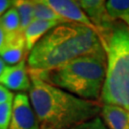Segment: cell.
I'll return each mask as SVG.
<instances>
[{"mask_svg":"<svg viewBox=\"0 0 129 129\" xmlns=\"http://www.w3.org/2000/svg\"><path fill=\"white\" fill-rule=\"evenodd\" d=\"M101 114L108 129H129V111L124 108L103 104Z\"/></svg>","mask_w":129,"mask_h":129,"instance_id":"30bf717a","label":"cell"},{"mask_svg":"<svg viewBox=\"0 0 129 129\" xmlns=\"http://www.w3.org/2000/svg\"><path fill=\"white\" fill-rule=\"evenodd\" d=\"M30 72V71H29ZM29 98L41 124L55 129H70L99 116L102 107L98 102L87 101L50 85L30 73Z\"/></svg>","mask_w":129,"mask_h":129,"instance_id":"7a4b0ae2","label":"cell"},{"mask_svg":"<svg viewBox=\"0 0 129 129\" xmlns=\"http://www.w3.org/2000/svg\"><path fill=\"white\" fill-rule=\"evenodd\" d=\"M70 129H108V127L105 125L102 117L98 116L92 120L85 121L78 125H76Z\"/></svg>","mask_w":129,"mask_h":129,"instance_id":"e0dca14e","label":"cell"},{"mask_svg":"<svg viewBox=\"0 0 129 129\" xmlns=\"http://www.w3.org/2000/svg\"><path fill=\"white\" fill-rule=\"evenodd\" d=\"M59 24L61 23L57 22V21L34 20L31 23V25L24 31L27 52L30 53L34 48V46L46 35L47 33Z\"/></svg>","mask_w":129,"mask_h":129,"instance_id":"8fae6325","label":"cell"},{"mask_svg":"<svg viewBox=\"0 0 129 129\" xmlns=\"http://www.w3.org/2000/svg\"><path fill=\"white\" fill-rule=\"evenodd\" d=\"M102 45L107 55V70L102 102L129 111V29L116 25Z\"/></svg>","mask_w":129,"mask_h":129,"instance_id":"277c9868","label":"cell"},{"mask_svg":"<svg viewBox=\"0 0 129 129\" xmlns=\"http://www.w3.org/2000/svg\"><path fill=\"white\" fill-rule=\"evenodd\" d=\"M26 40L23 32L15 34H7V41L4 50L1 52L0 57L5 63L9 65H15L23 61L27 55Z\"/></svg>","mask_w":129,"mask_h":129,"instance_id":"9c48e42d","label":"cell"},{"mask_svg":"<svg viewBox=\"0 0 129 129\" xmlns=\"http://www.w3.org/2000/svg\"><path fill=\"white\" fill-rule=\"evenodd\" d=\"M78 6L83 10L92 23L97 28L101 40L104 41L116 27L106 9V1L103 0H78Z\"/></svg>","mask_w":129,"mask_h":129,"instance_id":"5b68a950","label":"cell"},{"mask_svg":"<svg viewBox=\"0 0 129 129\" xmlns=\"http://www.w3.org/2000/svg\"><path fill=\"white\" fill-rule=\"evenodd\" d=\"M0 25L8 35L22 32L20 17L15 7H12L0 17Z\"/></svg>","mask_w":129,"mask_h":129,"instance_id":"5bb4252c","label":"cell"},{"mask_svg":"<svg viewBox=\"0 0 129 129\" xmlns=\"http://www.w3.org/2000/svg\"><path fill=\"white\" fill-rule=\"evenodd\" d=\"M6 41H7V34L0 25V54L4 50L6 46Z\"/></svg>","mask_w":129,"mask_h":129,"instance_id":"ffe728a7","label":"cell"},{"mask_svg":"<svg viewBox=\"0 0 129 129\" xmlns=\"http://www.w3.org/2000/svg\"><path fill=\"white\" fill-rule=\"evenodd\" d=\"M50 7L55 10L60 16L69 22H74L87 26L98 33L97 28L89 19L83 10L78 6L77 1L69 0H45Z\"/></svg>","mask_w":129,"mask_h":129,"instance_id":"ba28073f","label":"cell"},{"mask_svg":"<svg viewBox=\"0 0 129 129\" xmlns=\"http://www.w3.org/2000/svg\"><path fill=\"white\" fill-rule=\"evenodd\" d=\"M0 85L4 86L8 90L20 91L21 93L30 91L32 82L29 68L25 60L18 64L6 66L0 76Z\"/></svg>","mask_w":129,"mask_h":129,"instance_id":"52a82bcc","label":"cell"},{"mask_svg":"<svg viewBox=\"0 0 129 129\" xmlns=\"http://www.w3.org/2000/svg\"><path fill=\"white\" fill-rule=\"evenodd\" d=\"M5 67H6V65H5V62L2 60V58L0 57V76L2 75V73H3V71H4Z\"/></svg>","mask_w":129,"mask_h":129,"instance_id":"44dd1931","label":"cell"},{"mask_svg":"<svg viewBox=\"0 0 129 129\" xmlns=\"http://www.w3.org/2000/svg\"><path fill=\"white\" fill-rule=\"evenodd\" d=\"M14 7H15V9L18 12L19 17H20V24H21V30H22V32H24L35 20L33 0L32 1H30V0L14 1Z\"/></svg>","mask_w":129,"mask_h":129,"instance_id":"9a60e30c","label":"cell"},{"mask_svg":"<svg viewBox=\"0 0 129 129\" xmlns=\"http://www.w3.org/2000/svg\"><path fill=\"white\" fill-rule=\"evenodd\" d=\"M128 29H129V28H128Z\"/></svg>","mask_w":129,"mask_h":129,"instance_id":"603a6c76","label":"cell"},{"mask_svg":"<svg viewBox=\"0 0 129 129\" xmlns=\"http://www.w3.org/2000/svg\"><path fill=\"white\" fill-rule=\"evenodd\" d=\"M14 96L13 93L4 86L0 85V104L1 103H5V102H14Z\"/></svg>","mask_w":129,"mask_h":129,"instance_id":"ac0fdd59","label":"cell"},{"mask_svg":"<svg viewBox=\"0 0 129 129\" xmlns=\"http://www.w3.org/2000/svg\"><path fill=\"white\" fill-rule=\"evenodd\" d=\"M106 9L114 22L116 20H120L129 28V0L106 1Z\"/></svg>","mask_w":129,"mask_h":129,"instance_id":"7c38bea8","label":"cell"},{"mask_svg":"<svg viewBox=\"0 0 129 129\" xmlns=\"http://www.w3.org/2000/svg\"><path fill=\"white\" fill-rule=\"evenodd\" d=\"M34 5V16L35 20H47V21H57L60 23L69 22L55 12V10L43 0H33Z\"/></svg>","mask_w":129,"mask_h":129,"instance_id":"4fadbf2b","label":"cell"},{"mask_svg":"<svg viewBox=\"0 0 129 129\" xmlns=\"http://www.w3.org/2000/svg\"><path fill=\"white\" fill-rule=\"evenodd\" d=\"M12 7H14V1L0 0V17L8 11V9H11Z\"/></svg>","mask_w":129,"mask_h":129,"instance_id":"d6986e66","label":"cell"},{"mask_svg":"<svg viewBox=\"0 0 129 129\" xmlns=\"http://www.w3.org/2000/svg\"><path fill=\"white\" fill-rule=\"evenodd\" d=\"M13 111V102L0 104V129H9Z\"/></svg>","mask_w":129,"mask_h":129,"instance_id":"2e32d148","label":"cell"},{"mask_svg":"<svg viewBox=\"0 0 129 129\" xmlns=\"http://www.w3.org/2000/svg\"><path fill=\"white\" fill-rule=\"evenodd\" d=\"M102 48L95 30L74 22L61 23L34 46L28 55V68L35 72L55 69Z\"/></svg>","mask_w":129,"mask_h":129,"instance_id":"6da1fadb","label":"cell"},{"mask_svg":"<svg viewBox=\"0 0 129 129\" xmlns=\"http://www.w3.org/2000/svg\"><path fill=\"white\" fill-rule=\"evenodd\" d=\"M40 129H55L51 127V126H49V125H46V124H41L40 126Z\"/></svg>","mask_w":129,"mask_h":129,"instance_id":"7402d4cb","label":"cell"},{"mask_svg":"<svg viewBox=\"0 0 129 129\" xmlns=\"http://www.w3.org/2000/svg\"><path fill=\"white\" fill-rule=\"evenodd\" d=\"M9 129H40L39 120L26 93L14 96Z\"/></svg>","mask_w":129,"mask_h":129,"instance_id":"8992f818","label":"cell"},{"mask_svg":"<svg viewBox=\"0 0 129 129\" xmlns=\"http://www.w3.org/2000/svg\"><path fill=\"white\" fill-rule=\"evenodd\" d=\"M106 70L107 55L105 49L102 48L55 69L29 71L50 85L83 100L97 102L102 96Z\"/></svg>","mask_w":129,"mask_h":129,"instance_id":"3957f363","label":"cell"}]
</instances>
